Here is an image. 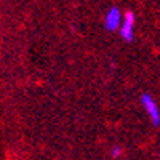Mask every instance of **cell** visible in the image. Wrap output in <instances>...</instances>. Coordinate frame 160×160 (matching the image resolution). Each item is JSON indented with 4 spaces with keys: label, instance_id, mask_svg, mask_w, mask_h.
<instances>
[{
    "label": "cell",
    "instance_id": "obj_1",
    "mask_svg": "<svg viewBox=\"0 0 160 160\" xmlns=\"http://www.w3.org/2000/svg\"><path fill=\"white\" fill-rule=\"evenodd\" d=\"M120 37H122L125 42H131L133 35H135V15L131 11H127V15L123 16V19L120 21Z\"/></svg>",
    "mask_w": 160,
    "mask_h": 160
},
{
    "label": "cell",
    "instance_id": "obj_2",
    "mask_svg": "<svg viewBox=\"0 0 160 160\" xmlns=\"http://www.w3.org/2000/svg\"><path fill=\"white\" fill-rule=\"evenodd\" d=\"M141 102H142V106H144L146 112L149 114L152 123H154L155 127H158V125H160V112H158V108H157L154 98L149 95V93H144V95L141 96Z\"/></svg>",
    "mask_w": 160,
    "mask_h": 160
},
{
    "label": "cell",
    "instance_id": "obj_3",
    "mask_svg": "<svg viewBox=\"0 0 160 160\" xmlns=\"http://www.w3.org/2000/svg\"><path fill=\"white\" fill-rule=\"evenodd\" d=\"M120 21H122V15H120V10L118 8H111L108 13H106V18H104V26H106V29L114 32L118 29V26H120Z\"/></svg>",
    "mask_w": 160,
    "mask_h": 160
},
{
    "label": "cell",
    "instance_id": "obj_4",
    "mask_svg": "<svg viewBox=\"0 0 160 160\" xmlns=\"http://www.w3.org/2000/svg\"><path fill=\"white\" fill-rule=\"evenodd\" d=\"M120 154H122V149H120L118 146H117V148H114V149H112V157H118Z\"/></svg>",
    "mask_w": 160,
    "mask_h": 160
}]
</instances>
